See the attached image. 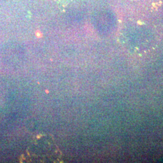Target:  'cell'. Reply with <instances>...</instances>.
Wrapping results in <instances>:
<instances>
[{"mask_svg": "<svg viewBox=\"0 0 163 163\" xmlns=\"http://www.w3.org/2000/svg\"><path fill=\"white\" fill-rule=\"evenodd\" d=\"M134 3L144 9L155 11L163 5V0H132Z\"/></svg>", "mask_w": 163, "mask_h": 163, "instance_id": "cell-1", "label": "cell"}]
</instances>
